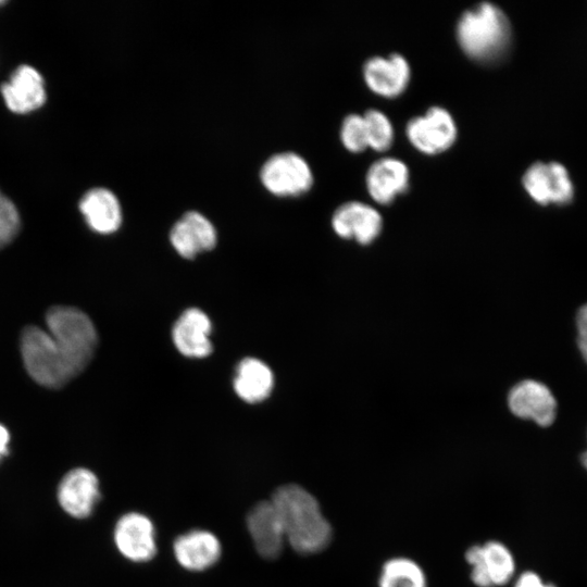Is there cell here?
I'll use <instances>...</instances> for the list:
<instances>
[{
  "instance_id": "cell-30",
  "label": "cell",
  "mask_w": 587,
  "mask_h": 587,
  "mask_svg": "<svg viewBox=\"0 0 587 587\" xmlns=\"http://www.w3.org/2000/svg\"><path fill=\"white\" fill-rule=\"evenodd\" d=\"M3 3V1H0V4Z\"/></svg>"
},
{
  "instance_id": "cell-11",
  "label": "cell",
  "mask_w": 587,
  "mask_h": 587,
  "mask_svg": "<svg viewBox=\"0 0 587 587\" xmlns=\"http://www.w3.org/2000/svg\"><path fill=\"white\" fill-rule=\"evenodd\" d=\"M332 225L339 237L369 245L380 234L383 218L373 207L360 201H349L337 208Z\"/></svg>"
},
{
  "instance_id": "cell-25",
  "label": "cell",
  "mask_w": 587,
  "mask_h": 587,
  "mask_svg": "<svg viewBox=\"0 0 587 587\" xmlns=\"http://www.w3.org/2000/svg\"><path fill=\"white\" fill-rule=\"evenodd\" d=\"M20 229V216L16 208L0 191V249L9 245Z\"/></svg>"
},
{
  "instance_id": "cell-24",
  "label": "cell",
  "mask_w": 587,
  "mask_h": 587,
  "mask_svg": "<svg viewBox=\"0 0 587 587\" xmlns=\"http://www.w3.org/2000/svg\"><path fill=\"white\" fill-rule=\"evenodd\" d=\"M550 175L551 203L558 205L567 204L573 200L574 186L569 172L564 165L559 162L548 163Z\"/></svg>"
},
{
  "instance_id": "cell-14",
  "label": "cell",
  "mask_w": 587,
  "mask_h": 587,
  "mask_svg": "<svg viewBox=\"0 0 587 587\" xmlns=\"http://www.w3.org/2000/svg\"><path fill=\"white\" fill-rule=\"evenodd\" d=\"M171 243L186 259L211 250L216 245V230L202 214L190 211L176 222L170 234Z\"/></svg>"
},
{
  "instance_id": "cell-7",
  "label": "cell",
  "mask_w": 587,
  "mask_h": 587,
  "mask_svg": "<svg viewBox=\"0 0 587 587\" xmlns=\"http://www.w3.org/2000/svg\"><path fill=\"white\" fill-rule=\"evenodd\" d=\"M508 407L517 417L533 421L541 427L553 424L558 414V401L551 389L535 379L515 384L508 395Z\"/></svg>"
},
{
  "instance_id": "cell-28",
  "label": "cell",
  "mask_w": 587,
  "mask_h": 587,
  "mask_svg": "<svg viewBox=\"0 0 587 587\" xmlns=\"http://www.w3.org/2000/svg\"><path fill=\"white\" fill-rule=\"evenodd\" d=\"M9 444H10V433L2 424H0V461L5 455H8Z\"/></svg>"
},
{
  "instance_id": "cell-17",
  "label": "cell",
  "mask_w": 587,
  "mask_h": 587,
  "mask_svg": "<svg viewBox=\"0 0 587 587\" xmlns=\"http://www.w3.org/2000/svg\"><path fill=\"white\" fill-rule=\"evenodd\" d=\"M177 562L189 571H203L214 565L221 557V544L215 535L203 529H192L178 536L173 545Z\"/></svg>"
},
{
  "instance_id": "cell-13",
  "label": "cell",
  "mask_w": 587,
  "mask_h": 587,
  "mask_svg": "<svg viewBox=\"0 0 587 587\" xmlns=\"http://www.w3.org/2000/svg\"><path fill=\"white\" fill-rule=\"evenodd\" d=\"M365 183L374 201L384 205L390 204L409 189V168L399 159L383 158L370 166Z\"/></svg>"
},
{
  "instance_id": "cell-18",
  "label": "cell",
  "mask_w": 587,
  "mask_h": 587,
  "mask_svg": "<svg viewBox=\"0 0 587 587\" xmlns=\"http://www.w3.org/2000/svg\"><path fill=\"white\" fill-rule=\"evenodd\" d=\"M79 209L89 227L100 234L115 232L122 223V211L117 198L104 188H95L85 193Z\"/></svg>"
},
{
  "instance_id": "cell-23",
  "label": "cell",
  "mask_w": 587,
  "mask_h": 587,
  "mask_svg": "<svg viewBox=\"0 0 587 587\" xmlns=\"http://www.w3.org/2000/svg\"><path fill=\"white\" fill-rule=\"evenodd\" d=\"M340 138L345 148L359 153L369 148L363 115L349 114L342 121Z\"/></svg>"
},
{
  "instance_id": "cell-27",
  "label": "cell",
  "mask_w": 587,
  "mask_h": 587,
  "mask_svg": "<svg viewBox=\"0 0 587 587\" xmlns=\"http://www.w3.org/2000/svg\"><path fill=\"white\" fill-rule=\"evenodd\" d=\"M514 587H555L545 583L540 576L532 571L522 573L515 580Z\"/></svg>"
},
{
  "instance_id": "cell-12",
  "label": "cell",
  "mask_w": 587,
  "mask_h": 587,
  "mask_svg": "<svg viewBox=\"0 0 587 587\" xmlns=\"http://www.w3.org/2000/svg\"><path fill=\"white\" fill-rule=\"evenodd\" d=\"M246 523L258 553L270 560L277 558L283 550L285 534L273 502L257 503L249 511Z\"/></svg>"
},
{
  "instance_id": "cell-22",
  "label": "cell",
  "mask_w": 587,
  "mask_h": 587,
  "mask_svg": "<svg viewBox=\"0 0 587 587\" xmlns=\"http://www.w3.org/2000/svg\"><path fill=\"white\" fill-rule=\"evenodd\" d=\"M523 187L528 196L538 204L551 203L550 175L548 163H533L524 173Z\"/></svg>"
},
{
  "instance_id": "cell-4",
  "label": "cell",
  "mask_w": 587,
  "mask_h": 587,
  "mask_svg": "<svg viewBox=\"0 0 587 587\" xmlns=\"http://www.w3.org/2000/svg\"><path fill=\"white\" fill-rule=\"evenodd\" d=\"M452 115L441 107L429 108L424 115L411 118L405 127L410 143L428 155L448 150L457 139Z\"/></svg>"
},
{
  "instance_id": "cell-1",
  "label": "cell",
  "mask_w": 587,
  "mask_h": 587,
  "mask_svg": "<svg viewBox=\"0 0 587 587\" xmlns=\"http://www.w3.org/2000/svg\"><path fill=\"white\" fill-rule=\"evenodd\" d=\"M47 330L27 327L21 351L28 374L38 384L59 388L79 375L91 361L98 341L91 320L73 307H53Z\"/></svg>"
},
{
  "instance_id": "cell-8",
  "label": "cell",
  "mask_w": 587,
  "mask_h": 587,
  "mask_svg": "<svg viewBox=\"0 0 587 587\" xmlns=\"http://www.w3.org/2000/svg\"><path fill=\"white\" fill-rule=\"evenodd\" d=\"M100 497L99 479L86 467L68 471L57 488V499L62 510L78 520L92 514Z\"/></svg>"
},
{
  "instance_id": "cell-2",
  "label": "cell",
  "mask_w": 587,
  "mask_h": 587,
  "mask_svg": "<svg viewBox=\"0 0 587 587\" xmlns=\"http://www.w3.org/2000/svg\"><path fill=\"white\" fill-rule=\"evenodd\" d=\"M285 539L301 554L317 553L332 539V526L324 517L317 500L303 487L288 484L272 495Z\"/></svg>"
},
{
  "instance_id": "cell-9",
  "label": "cell",
  "mask_w": 587,
  "mask_h": 587,
  "mask_svg": "<svg viewBox=\"0 0 587 587\" xmlns=\"http://www.w3.org/2000/svg\"><path fill=\"white\" fill-rule=\"evenodd\" d=\"M113 537L121 554L133 562H147L157 553L154 526L141 513L122 515L115 524Z\"/></svg>"
},
{
  "instance_id": "cell-21",
  "label": "cell",
  "mask_w": 587,
  "mask_h": 587,
  "mask_svg": "<svg viewBox=\"0 0 587 587\" xmlns=\"http://www.w3.org/2000/svg\"><path fill=\"white\" fill-rule=\"evenodd\" d=\"M367 145L375 151H386L394 141V128L389 118L378 110H369L363 114Z\"/></svg>"
},
{
  "instance_id": "cell-3",
  "label": "cell",
  "mask_w": 587,
  "mask_h": 587,
  "mask_svg": "<svg viewBox=\"0 0 587 587\" xmlns=\"http://www.w3.org/2000/svg\"><path fill=\"white\" fill-rule=\"evenodd\" d=\"M455 35L460 48L469 58L490 62L507 50L511 26L500 8L490 2H480L460 16Z\"/></svg>"
},
{
  "instance_id": "cell-20",
  "label": "cell",
  "mask_w": 587,
  "mask_h": 587,
  "mask_svg": "<svg viewBox=\"0 0 587 587\" xmlns=\"http://www.w3.org/2000/svg\"><path fill=\"white\" fill-rule=\"evenodd\" d=\"M378 587H427V579L416 562L409 558L398 557L383 564Z\"/></svg>"
},
{
  "instance_id": "cell-19",
  "label": "cell",
  "mask_w": 587,
  "mask_h": 587,
  "mask_svg": "<svg viewBox=\"0 0 587 587\" xmlns=\"http://www.w3.org/2000/svg\"><path fill=\"white\" fill-rule=\"evenodd\" d=\"M273 384V373L261 360L246 358L238 364L234 388L242 400L249 403L263 401L270 396Z\"/></svg>"
},
{
  "instance_id": "cell-16",
  "label": "cell",
  "mask_w": 587,
  "mask_h": 587,
  "mask_svg": "<svg viewBox=\"0 0 587 587\" xmlns=\"http://www.w3.org/2000/svg\"><path fill=\"white\" fill-rule=\"evenodd\" d=\"M1 92L7 107L15 113L34 111L46 100L43 79L28 65L16 68L11 79L2 85Z\"/></svg>"
},
{
  "instance_id": "cell-6",
  "label": "cell",
  "mask_w": 587,
  "mask_h": 587,
  "mask_svg": "<svg viewBox=\"0 0 587 587\" xmlns=\"http://www.w3.org/2000/svg\"><path fill=\"white\" fill-rule=\"evenodd\" d=\"M265 188L277 196H299L313 184V175L303 158L294 152L271 157L261 170Z\"/></svg>"
},
{
  "instance_id": "cell-26",
  "label": "cell",
  "mask_w": 587,
  "mask_h": 587,
  "mask_svg": "<svg viewBox=\"0 0 587 587\" xmlns=\"http://www.w3.org/2000/svg\"><path fill=\"white\" fill-rule=\"evenodd\" d=\"M576 345L580 357L587 364V302L582 304L575 314Z\"/></svg>"
},
{
  "instance_id": "cell-29",
  "label": "cell",
  "mask_w": 587,
  "mask_h": 587,
  "mask_svg": "<svg viewBox=\"0 0 587 587\" xmlns=\"http://www.w3.org/2000/svg\"><path fill=\"white\" fill-rule=\"evenodd\" d=\"M580 463H582V465L584 466V469L587 471V449H585V450L580 453Z\"/></svg>"
},
{
  "instance_id": "cell-5",
  "label": "cell",
  "mask_w": 587,
  "mask_h": 587,
  "mask_svg": "<svg viewBox=\"0 0 587 587\" xmlns=\"http://www.w3.org/2000/svg\"><path fill=\"white\" fill-rule=\"evenodd\" d=\"M464 557L471 565V579L477 587L502 586L514 575V558L500 541L471 546Z\"/></svg>"
},
{
  "instance_id": "cell-10",
  "label": "cell",
  "mask_w": 587,
  "mask_h": 587,
  "mask_svg": "<svg viewBox=\"0 0 587 587\" xmlns=\"http://www.w3.org/2000/svg\"><path fill=\"white\" fill-rule=\"evenodd\" d=\"M363 77L374 93L395 98L407 89L411 68L407 59L399 53L389 54L387 58L373 57L363 65Z\"/></svg>"
},
{
  "instance_id": "cell-15",
  "label": "cell",
  "mask_w": 587,
  "mask_h": 587,
  "mask_svg": "<svg viewBox=\"0 0 587 587\" xmlns=\"http://www.w3.org/2000/svg\"><path fill=\"white\" fill-rule=\"evenodd\" d=\"M211 322L199 309L186 310L173 327V342L177 350L189 358H204L212 352Z\"/></svg>"
}]
</instances>
